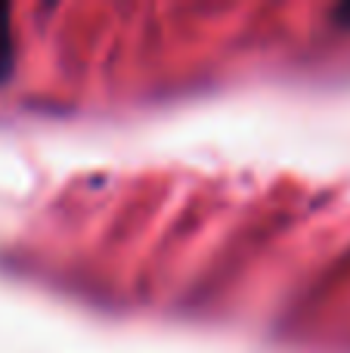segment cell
<instances>
[{
	"label": "cell",
	"mask_w": 350,
	"mask_h": 353,
	"mask_svg": "<svg viewBox=\"0 0 350 353\" xmlns=\"http://www.w3.org/2000/svg\"><path fill=\"white\" fill-rule=\"evenodd\" d=\"M16 65V47H12V25H10V6L0 3V81H6Z\"/></svg>",
	"instance_id": "1"
},
{
	"label": "cell",
	"mask_w": 350,
	"mask_h": 353,
	"mask_svg": "<svg viewBox=\"0 0 350 353\" xmlns=\"http://www.w3.org/2000/svg\"><path fill=\"white\" fill-rule=\"evenodd\" d=\"M335 19H338V22L344 25V28H350V3L338 6V10H335Z\"/></svg>",
	"instance_id": "2"
}]
</instances>
